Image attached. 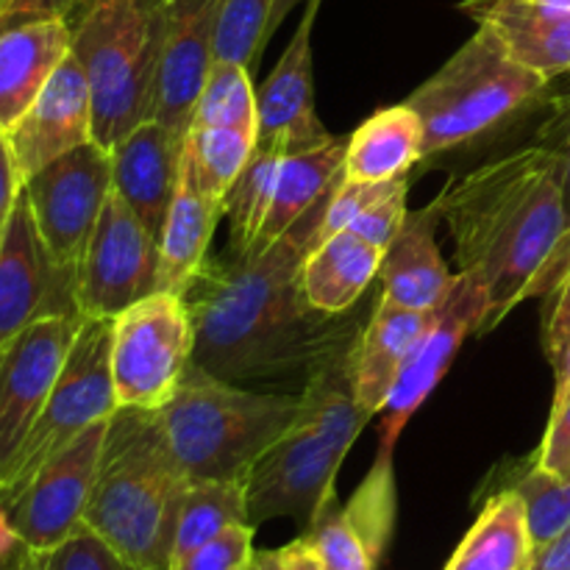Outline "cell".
<instances>
[{"label": "cell", "mask_w": 570, "mask_h": 570, "mask_svg": "<svg viewBox=\"0 0 570 570\" xmlns=\"http://www.w3.org/2000/svg\"><path fill=\"white\" fill-rule=\"evenodd\" d=\"M337 184L259 254L234 262L206 259L184 295L195 323L193 362L217 379L243 384L309 379L354 348L362 332L356 321L315 309L301 284Z\"/></svg>", "instance_id": "cell-1"}, {"label": "cell", "mask_w": 570, "mask_h": 570, "mask_svg": "<svg viewBox=\"0 0 570 570\" xmlns=\"http://www.w3.org/2000/svg\"><path fill=\"white\" fill-rule=\"evenodd\" d=\"M454 239L460 273L488 293L493 332L518 304L534 298L540 276L566 237V167L532 142L454 176L434 198Z\"/></svg>", "instance_id": "cell-2"}, {"label": "cell", "mask_w": 570, "mask_h": 570, "mask_svg": "<svg viewBox=\"0 0 570 570\" xmlns=\"http://www.w3.org/2000/svg\"><path fill=\"white\" fill-rule=\"evenodd\" d=\"M187 473L161 412L120 406L109 417L83 527L142 570H170Z\"/></svg>", "instance_id": "cell-3"}, {"label": "cell", "mask_w": 570, "mask_h": 570, "mask_svg": "<svg viewBox=\"0 0 570 570\" xmlns=\"http://www.w3.org/2000/svg\"><path fill=\"white\" fill-rule=\"evenodd\" d=\"M367 421L345 351L306 379L295 421L245 476L250 523L293 518L306 532L334 504L340 465Z\"/></svg>", "instance_id": "cell-4"}, {"label": "cell", "mask_w": 570, "mask_h": 570, "mask_svg": "<svg viewBox=\"0 0 570 570\" xmlns=\"http://www.w3.org/2000/svg\"><path fill=\"white\" fill-rule=\"evenodd\" d=\"M546 89L549 78L518 65L488 28H476L404 100L423 122V161H434L456 148L493 142L543 106Z\"/></svg>", "instance_id": "cell-5"}, {"label": "cell", "mask_w": 570, "mask_h": 570, "mask_svg": "<svg viewBox=\"0 0 570 570\" xmlns=\"http://www.w3.org/2000/svg\"><path fill=\"white\" fill-rule=\"evenodd\" d=\"M70 31L72 56L92 95V139L111 150L156 117L165 6L161 0H87Z\"/></svg>", "instance_id": "cell-6"}, {"label": "cell", "mask_w": 570, "mask_h": 570, "mask_svg": "<svg viewBox=\"0 0 570 570\" xmlns=\"http://www.w3.org/2000/svg\"><path fill=\"white\" fill-rule=\"evenodd\" d=\"M298 410L301 395L254 393L193 362L159 412L187 479L245 484L254 462L287 432Z\"/></svg>", "instance_id": "cell-7"}, {"label": "cell", "mask_w": 570, "mask_h": 570, "mask_svg": "<svg viewBox=\"0 0 570 570\" xmlns=\"http://www.w3.org/2000/svg\"><path fill=\"white\" fill-rule=\"evenodd\" d=\"M195 323L181 295L154 293L111 317L117 410L159 412L193 365Z\"/></svg>", "instance_id": "cell-8"}, {"label": "cell", "mask_w": 570, "mask_h": 570, "mask_svg": "<svg viewBox=\"0 0 570 570\" xmlns=\"http://www.w3.org/2000/svg\"><path fill=\"white\" fill-rule=\"evenodd\" d=\"M117 412L111 382V321L83 317L81 332L61 365L59 379L22 443L9 482L0 488V504L17 493L50 456L81 438L95 423L109 421Z\"/></svg>", "instance_id": "cell-9"}, {"label": "cell", "mask_w": 570, "mask_h": 570, "mask_svg": "<svg viewBox=\"0 0 570 570\" xmlns=\"http://www.w3.org/2000/svg\"><path fill=\"white\" fill-rule=\"evenodd\" d=\"M33 223L59 271L76 282L111 193V154L87 142L22 181Z\"/></svg>", "instance_id": "cell-10"}, {"label": "cell", "mask_w": 570, "mask_h": 570, "mask_svg": "<svg viewBox=\"0 0 570 570\" xmlns=\"http://www.w3.org/2000/svg\"><path fill=\"white\" fill-rule=\"evenodd\" d=\"M154 293H159V239L111 189L78 267V312L111 321Z\"/></svg>", "instance_id": "cell-11"}, {"label": "cell", "mask_w": 570, "mask_h": 570, "mask_svg": "<svg viewBox=\"0 0 570 570\" xmlns=\"http://www.w3.org/2000/svg\"><path fill=\"white\" fill-rule=\"evenodd\" d=\"M106 426L109 421L87 429L0 504L28 551L53 549L83 527L95 476H98Z\"/></svg>", "instance_id": "cell-12"}, {"label": "cell", "mask_w": 570, "mask_h": 570, "mask_svg": "<svg viewBox=\"0 0 570 570\" xmlns=\"http://www.w3.org/2000/svg\"><path fill=\"white\" fill-rule=\"evenodd\" d=\"M81 323L83 315L42 317L0 351V488L9 482Z\"/></svg>", "instance_id": "cell-13"}, {"label": "cell", "mask_w": 570, "mask_h": 570, "mask_svg": "<svg viewBox=\"0 0 570 570\" xmlns=\"http://www.w3.org/2000/svg\"><path fill=\"white\" fill-rule=\"evenodd\" d=\"M53 315H81L76 282L50 259L20 189L0 239V351L31 323Z\"/></svg>", "instance_id": "cell-14"}, {"label": "cell", "mask_w": 570, "mask_h": 570, "mask_svg": "<svg viewBox=\"0 0 570 570\" xmlns=\"http://www.w3.org/2000/svg\"><path fill=\"white\" fill-rule=\"evenodd\" d=\"M488 293L482 284L473 282L465 273H456V287L443 306L434 312L432 323L412 348L393 395L382 412V451H395L401 432L406 429L417 406L432 395L440 379L454 362L456 351L465 343L468 334H482L488 321Z\"/></svg>", "instance_id": "cell-15"}, {"label": "cell", "mask_w": 570, "mask_h": 570, "mask_svg": "<svg viewBox=\"0 0 570 570\" xmlns=\"http://www.w3.org/2000/svg\"><path fill=\"white\" fill-rule=\"evenodd\" d=\"M323 0H306V11L282 59L256 92V150L293 156L332 139L315 109L312 83V28Z\"/></svg>", "instance_id": "cell-16"}, {"label": "cell", "mask_w": 570, "mask_h": 570, "mask_svg": "<svg viewBox=\"0 0 570 570\" xmlns=\"http://www.w3.org/2000/svg\"><path fill=\"white\" fill-rule=\"evenodd\" d=\"M393 451L379 449L376 462L354 499L337 510L328 507L304 532L321 570H379L395 529Z\"/></svg>", "instance_id": "cell-17"}, {"label": "cell", "mask_w": 570, "mask_h": 570, "mask_svg": "<svg viewBox=\"0 0 570 570\" xmlns=\"http://www.w3.org/2000/svg\"><path fill=\"white\" fill-rule=\"evenodd\" d=\"M11 159L20 181L31 178L59 156L95 142L92 139V95L78 59L67 56L50 76L26 115L6 131Z\"/></svg>", "instance_id": "cell-18"}, {"label": "cell", "mask_w": 570, "mask_h": 570, "mask_svg": "<svg viewBox=\"0 0 570 570\" xmlns=\"http://www.w3.org/2000/svg\"><path fill=\"white\" fill-rule=\"evenodd\" d=\"M109 154L111 189L159 239L181 176L184 139L154 117L122 137Z\"/></svg>", "instance_id": "cell-19"}, {"label": "cell", "mask_w": 570, "mask_h": 570, "mask_svg": "<svg viewBox=\"0 0 570 570\" xmlns=\"http://www.w3.org/2000/svg\"><path fill=\"white\" fill-rule=\"evenodd\" d=\"M460 9L488 28L518 65L557 78L570 72V11L538 0H462Z\"/></svg>", "instance_id": "cell-20"}, {"label": "cell", "mask_w": 570, "mask_h": 570, "mask_svg": "<svg viewBox=\"0 0 570 570\" xmlns=\"http://www.w3.org/2000/svg\"><path fill=\"white\" fill-rule=\"evenodd\" d=\"M440 309V306H438ZM404 309L382 295L371 321L351 348V382L367 415H382L412 348L432 323L434 312Z\"/></svg>", "instance_id": "cell-21"}, {"label": "cell", "mask_w": 570, "mask_h": 570, "mask_svg": "<svg viewBox=\"0 0 570 570\" xmlns=\"http://www.w3.org/2000/svg\"><path fill=\"white\" fill-rule=\"evenodd\" d=\"M443 223L438 204L410 212L399 237L384 250L379 278L384 298L404 309L432 312L449 301L456 287V273L449 271L438 248V226Z\"/></svg>", "instance_id": "cell-22"}, {"label": "cell", "mask_w": 570, "mask_h": 570, "mask_svg": "<svg viewBox=\"0 0 570 570\" xmlns=\"http://www.w3.org/2000/svg\"><path fill=\"white\" fill-rule=\"evenodd\" d=\"M70 50V22L61 17L0 28V131L26 115Z\"/></svg>", "instance_id": "cell-23"}, {"label": "cell", "mask_w": 570, "mask_h": 570, "mask_svg": "<svg viewBox=\"0 0 570 570\" xmlns=\"http://www.w3.org/2000/svg\"><path fill=\"white\" fill-rule=\"evenodd\" d=\"M220 217H226V200L212 198L198 187L181 154V176L159 237L161 293L181 295V298L187 295L195 276L209 259V245Z\"/></svg>", "instance_id": "cell-24"}, {"label": "cell", "mask_w": 570, "mask_h": 570, "mask_svg": "<svg viewBox=\"0 0 570 570\" xmlns=\"http://www.w3.org/2000/svg\"><path fill=\"white\" fill-rule=\"evenodd\" d=\"M384 250L362 239L360 234L334 232L317 237L301 273V284L315 309L326 315H348L373 278L382 271Z\"/></svg>", "instance_id": "cell-25"}, {"label": "cell", "mask_w": 570, "mask_h": 570, "mask_svg": "<svg viewBox=\"0 0 570 570\" xmlns=\"http://www.w3.org/2000/svg\"><path fill=\"white\" fill-rule=\"evenodd\" d=\"M417 165H423V122L406 104L367 117L345 145L348 181H395Z\"/></svg>", "instance_id": "cell-26"}, {"label": "cell", "mask_w": 570, "mask_h": 570, "mask_svg": "<svg viewBox=\"0 0 570 570\" xmlns=\"http://www.w3.org/2000/svg\"><path fill=\"white\" fill-rule=\"evenodd\" d=\"M345 145H348V137H332L321 148L284 156L282 165H278L271 212H267L259 239L248 256L259 254L267 245L276 243L343 178Z\"/></svg>", "instance_id": "cell-27"}, {"label": "cell", "mask_w": 570, "mask_h": 570, "mask_svg": "<svg viewBox=\"0 0 570 570\" xmlns=\"http://www.w3.org/2000/svg\"><path fill=\"white\" fill-rule=\"evenodd\" d=\"M532 554L527 507L507 488L484 504L445 570H527Z\"/></svg>", "instance_id": "cell-28"}, {"label": "cell", "mask_w": 570, "mask_h": 570, "mask_svg": "<svg viewBox=\"0 0 570 570\" xmlns=\"http://www.w3.org/2000/svg\"><path fill=\"white\" fill-rule=\"evenodd\" d=\"M237 523H250L248 499H245L243 482H226V479H189L184 493L181 515L176 527V543H173V562L195 551L198 546L209 543L220 532ZM170 562V566H173Z\"/></svg>", "instance_id": "cell-29"}, {"label": "cell", "mask_w": 570, "mask_h": 570, "mask_svg": "<svg viewBox=\"0 0 570 570\" xmlns=\"http://www.w3.org/2000/svg\"><path fill=\"white\" fill-rule=\"evenodd\" d=\"M256 150V126L189 128L184 137V161L195 181L212 198L226 200L239 173Z\"/></svg>", "instance_id": "cell-30"}, {"label": "cell", "mask_w": 570, "mask_h": 570, "mask_svg": "<svg viewBox=\"0 0 570 570\" xmlns=\"http://www.w3.org/2000/svg\"><path fill=\"white\" fill-rule=\"evenodd\" d=\"M278 165H282V156L254 150L248 167L239 173L237 184L228 193L226 217L234 259H245L259 239L265 217L271 212L273 193H276Z\"/></svg>", "instance_id": "cell-31"}, {"label": "cell", "mask_w": 570, "mask_h": 570, "mask_svg": "<svg viewBox=\"0 0 570 570\" xmlns=\"http://www.w3.org/2000/svg\"><path fill=\"white\" fill-rule=\"evenodd\" d=\"M538 111L543 117H540L538 128H534L532 142L554 150V154L562 159V167H566V204H568L566 237L560 239L554 256L549 259L538 287H534V298H546V295H549L551 289L562 282V276L570 271V72L551 78L549 89H546L543 106H540Z\"/></svg>", "instance_id": "cell-32"}, {"label": "cell", "mask_w": 570, "mask_h": 570, "mask_svg": "<svg viewBox=\"0 0 570 570\" xmlns=\"http://www.w3.org/2000/svg\"><path fill=\"white\" fill-rule=\"evenodd\" d=\"M250 76L254 72L248 67L215 59L195 104L189 128L256 126V89Z\"/></svg>", "instance_id": "cell-33"}, {"label": "cell", "mask_w": 570, "mask_h": 570, "mask_svg": "<svg viewBox=\"0 0 570 570\" xmlns=\"http://www.w3.org/2000/svg\"><path fill=\"white\" fill-rule=\"evenodd\" d=\"M276 0H223L215 33V59L248 67L259 65L265 31Z\"/></svg>", "instance_id": "cell-34"}, {"label": "cell", "mask_w": 570, "mask_h": 570, "mask_svg": "<svg viewBox=\"0 0 570 570\" xmlns=\"http://www.w3.org/2000/svg\"><path fill=\"white\" fill-rule=\"evenodd\" d=\"M527 507L529 534H532L534 551L562 534L570 527V479L551 476L538 465L529 468L515 484H512Z\"/></svg>", "instance_id": "cell-35"}, {"label": "cell", "mask_w": 570, "mask_h": 570, "mask_svg": "<svg viewBox=\"0 0 570 570\" xmlns=\"http://www.w3.org/2000/svg\"><path fill=\"white\" fill-rule=\"evenodd\" d=\"M28 554L33 570H142L111 549L89 527H81L53 549L28 551Z\"/></svg>", "instance_id": "cell-36"}, {"label": "cell", "mask_w": 570, "mask_h": 570, "mask_svg": "<svg viewBox=\"0 0 570 570\" xmlns=\"http://www.w3.org/2000/svg\"><path fill=\"white\" fill-rule=\"evenodd\" d=\"M254 523H237L209 543L176 560L170 570H250L254 562Z\"/></svg>", "instance_id": "cell-37"}, {"label": "cell", "mask_w": 570, "mask_h": 570, "mask_svg": "<svg viewBox=\"0 0 570 570\" xmlns=\"http://www.w3.org/2000/svg\"><path fill=\"white\" fill-rule=\"evenodd\" d=\"M406 189H410V178H395L382 198L373 200L360 217L351 220L348 232L360 234L371 245L387 250L393 245V239L399 237L406 215H410L406 212Z\"/></svg>", "instance_id": "cell-38"}, {"label": "cell", "mask_w": 570, "mask_h": 570, "mask_svg": "<svg viewBox=\"0 0 570 570\" xmlns=\"http://www.w3.org/2000/svg\"><path fill=\"white\" fill-rule=\"evenodd\" d=\"M534 465L551 476L570 479V387L554 393L551 421L546 429L543 445H540Z\"/></svg>", "instance_id": "cell-39"}, {"label": "cell", "mask_w": 570, "mask_h": 570, "mask_svg": "<svg viewBox=\"0 0 570 570\" xmlns=\"http://www.w3.org/2000/svg\"><path fill=\"white\" fill-rule=\"evenodd\" d=\"M87 0H0V28L17 26L28 20H48L61 17L70 22Z\"/></svg>", "instance_id": "cell-40"}, {"label": "cell", "mask_w": 570, "mask_h": 570, "mask_svg": "<svg viewBox=\"0 0 570 570\" xmlns=\"http://www.w3.org/2000/svg\"><path fill=\"white\" fill-rule=\"evenodd\" d=\"M250 570H321V562H317L309 543L301 534L298 540H293L289 546H282V549L256 551Z\"/></svg>", "instance_id": "cell-41"}, {"label": "cell", "mask_w": 570, "mask_h": 570, "mask_svg": "<svg viewBox=\"0 0 570 570\" xmlns=\"http://www.w3.org/2000/svg\"><path fill=\"white\" fill-rule=\"evenodd\" d=\"M20 189H22V181H20V173H17L14 167V159H11L9 139H6V134L0 131V239H3L6 223H9L11 209H14Z\"/></svg>", "instance_id": "cell-42"}, {"label": "cell", "mask_w": 570, "mask_h": 570, "mask_svg": "<svg viewBox=\"0 0 570 570\" xmlns=\"http://www.w3.org/2000/svg\"><path fill=\"white\" fill-rule=\"evenodd\" d=\"M527 570H570V527L532 554Z\"/></svg>", "instance_id": "cell-43"}, {"label": "cell", "mask_w": 570, "mask_h": 570, "mask_svg": "<svg viewBox=\"0 0 570 570\" xmlns=\"http://www.w3.org/2000/svg\"><path fill=\"white\" fill-rule=\"evenodd\" d=\"M298 3H304V0H276V3H273L271 22H267V31H265V42H271V37L276 33V28L284 22V17H287Z\"/></svg>", "instance_id": "cell-44"}, {"label": "cell", "mask_w": 570, "mask_h": 570, "mask_svg": "<svg viewBox=\"0 0 570 570\" xmlns=\"http://www.w3.org/2000/svg\"><path fill=\"white\" fill-rule=\"evenodd\" d=\"M554 373H557L554 393H562V390L570 387V343H568L566 354H562V360L554 365Z\"/></svg>", "instance_id": "cell-45"}, {"label": "cell", "mask_w": 570, "mask_h": 570, "mask_svg": "<svg viewBox=\"0 0 570 570\" xmlns=\"http://www.w3.org/2000/svg\"><path fill=\"white\" fill-rule=\"evenodd\" d=\"M0 570H33L31 554H28L26 546H20V549H17V554H11L9 560L0 562Z\"/></svg>", "instance_id": "cell-46"}, {"label": "cell", "mask_w": 570, "mask_h": 570, "mask_svg": "<svg viewBox=\"0 0 570 570\" xmlns=\"http://www.w3.org/2000/svg\"><path fill=\"white\" fill-rule=\"evenodd\" d=\"M538 3H543V6H551V9H562V11H570V0H538Z\"/></svg>", "instance_id": "cell-47"}]
</instances>
